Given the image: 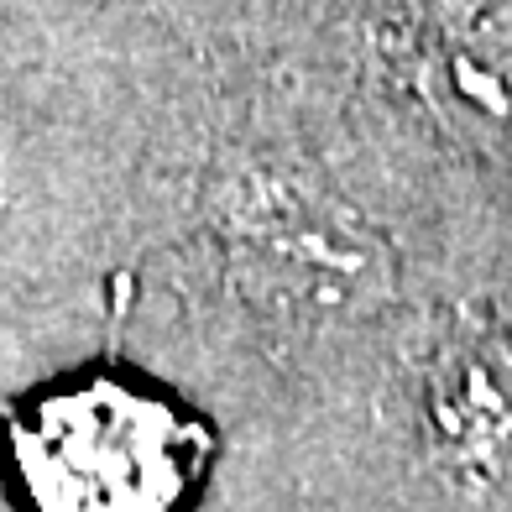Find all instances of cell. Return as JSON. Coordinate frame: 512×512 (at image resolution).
I'll use <instances>...</instances> for the list:
<instances>
[{"label": "cell", "instance_id": "cell-1", "mask_svg": "<svg viewBox=\"0 0 512 512\" xmlns=\"http://www.w3.org/2000/svg\"><path fill=\"white\" fill-rule=\"evenodd\" d=\"M6 450L27 512H183L209 434L152 387L84 377L11 413Z\"/></svg>", "mask_w": 512, "mask_h": 512}, {"label": "cell", "instance_id": "cell-2", "mask_svg": "<svg viewBox=\"0 0 512 512\" xmlns=\"http://www.w3.org/2000/svg\"><path fill=\"white\" fill-rule=\"evenodd\" d=\"M220 236L236 277L272 309L345 319L392 293V256L382 236L335 194L288 173H251L220 209Z\"/></svg>", "mask_w": 512, "mask_h": 512}, {"label": "cell", "instance_id": "cell-3", "mask_svg": "<svg viewBox=\"0 0 512 512\" xmlns=\"http://www.w3.org/2000/svg\"><path fill=\"white\" fill-rule=\"evenodd\" d=\"M424 84L445 121L512 162V0L445 6L429 21Z\"/></svg>", "mask_w": 512, "mask_h": 512}]
</instances>
